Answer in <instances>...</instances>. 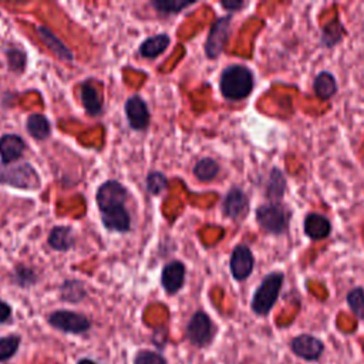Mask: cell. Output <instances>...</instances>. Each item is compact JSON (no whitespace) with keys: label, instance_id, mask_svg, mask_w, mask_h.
I'll list each match as a JSON object with an SVG mask.
<instances>
[{"label":"cell","instance_id":"13","mask_svg":"<svg viewBox=\"0 0 364 364\" xmlns=\"http://www.w3.org/2000/svg\"><path fill=\"white\" fill-rule=\"evenodd\" d=\"M25 148V141L16 134H6V136L0 137V157L6 165L21 158Z\"/></svg>","mask_w":364,"mask_h":364},{"label":"cell","instance_id":"35","mask_svg":"<svg viewBox=\"0 0 364 364\" xmlns=\"http://www.w3.org/2000/svg\"><path fill=\"white\" fill-rule=\"evenodd\" d=\"M77 364H97V363H94V361L90 360V359H83V360H80Z\"/></svg>","mask_w":364,"mask_h":364},{"label":"cell","instance_id":"15","mask_svg":"<svg viewBox=\"0 0 364 364\" xmlns=\"http://www.w3.org/2000/svg\"><path fill=\"white\" fill-rule=\"evenodd\" d=\"M185 279V266L181 262H171L162 269L161 282L168 293H177Z\"/></svg>","mask_w":364,"mask_h":364},{"label":"cell","instance_id":"20","mask_svg":"<svg viewBox=\"0 0 364 364\" xmlns=\"http://www.w3.org/2000/svg\"><path fill=\"white\" fill-rule=\"evenodd\" d=\"M26 124L29 134L34 140H46L51 134L50 123L43 114H32Z\"/></svg>","mask_w":364,"mask_h":364},{"label":"cell","instance_id":"14","mask_svg":"<svg viewBox=\"0 0 364 364\" xmlns=\"http://www.w3.org/2000/svg\"><path fill=\"white\" fill-rule=\"evenodd\" d=\"M303 226H304V234L312 241L326 239L332 232L330 221L320 214H309L304 218Z\"/></svg>","mask_w":364,"mask_h":364},{"label":"cell","instance_id":"26","mask_svg":"<svg viewBox=\"0 0 364 364\" xmlns=\"http://www.w3.org/2000/svg\"><path fill=\"white\" fill-rule=\"evenodd\" d=\"M86 296L84 286L80 282H66L62 287V298L69 302H79Z\"/></svg>","mask_w":364,"mask_h":364},{"label":"cell","instance_id":"4","mask_svg":"<svg viewBox=\"0 0 364 364\" xmlns=\"http://www.w3.org/2000/svg\"><path fill=\"white\" fill-rule=\"evenodd\" d=\"M292 218L291 209L279 202H271L260 205L256 209V222L262 231L271 235H282L289 228Z\"/></svg>","mask_w":364,"mask_h":364},{"label":"cell","instance_id":"32","mask_svg":"<svg viewBox=\"0 0 364 364\" xmlns=\"http://www.w3.org/2000/svg\"><path fill=\"white\" fill-rule=\"evenodd\" d=\"M16 280L17 283L21 286H27V284H32L34 280H36V275L32 269H29V267L26 266H19L16 269Z\"/></svg>","mask_w":364,"mask_h":364},{"label":"cell","instance_id":"7","mask_svg":"<svg viewBox=\"0 0 364 364\" xmlns=\"http://www.w3.org/2000/svg\"><path fill=\"white\" fill-rule=\"evenodd\" d=\"M186 336L189 341L195 344L198 348H204L213 340L214 337V323L209 319V316L204 312H197L193 317H191L188 328H186Z\"/></svg>","mask_w":364,"mask_h":364},{"label":"cell","instance_id":"12","mask_svg":"<svg viewBox=\"0 0 364 364\" xmlns=\"http://www.w3.org/2000/svg\"><path fill=\"white\" fill-rule=\"evenodd\" d=\"M125 114L127 120L134 130H145L149 123V111L147 108L145 101L134 95V97L128 99L125 103Z\"/></svg>","mask_w":364,"mask_h":364},{"label":"cell","instance_id":"11","mask_svg":"<svg viewBox=\"0 0 364 364\" xmlns=\"http://www.w3.org/2000/svg\"><path fill=\"white\" fill-rule=\"evenodd\" d=\"M247 208H249V199L243 191L239 188H232L229 191L222 205L223 215L235 221L242 219L247 214Z\"/></svg>","mask_w":364,"mask_h":364},{"label":"cell","instance_id":"33","mask_svg":"<svg viewBox=\"0 0 364 364\" xmlns=\"http://www.w3.org/2000/svg\"><path fill=\"white\" fill-rule=\"evenodd\" d=\"M10 313H12L10 306L8 303L0 300V323L6 321L10 317Z\"/></svg>","mask_w":364,"mask_h":364},{"label":"cell","instance_id":"18","mask_svg":"<svg viewBox=\"0 0 364 364\" xmlns=\"http://www.w3.org/2000/svg\"><path fill=\"white\" fill-rule=\"evenodd\" d=\"M37 33H39L42 42L51 50L53 54L59 57L60 60H66V62L73 60L71 51L59 39H57V37L47 27H43V26L37 27Z\"/></svg>","mask_w":364,"mask_h":364},{"label":"cell","instance_id":"17","mask_svg":"<svg viewBox=\"0 0 364 364\" xmlns=\"http://www.w3.org/2000/svg\"><path fill=\"white\" fill-rule=\"evenodd\" d=\"M313 91L323 101L332 99L337 91V83L335 75L329 71L319 73L313 82Z\"/></svg>","mask_w":364,"mask_h":364},{"label":"cell","instance_id":"6","mask_svg":"<svg viewBox=\"0 0 364 364\" xmlns=\"http://www.w3.org/2000/svg\"><path fill=\"white\" fill-rule=\"evenodd\" d=\"M231 21L232 16H225L218 19L210 27L205 43V53L209 59H217L222 53L225 43L229 39V33H231Z\"/></svg>","mask_w":364,"mask_h":364},{"label":"cell","instance_id":"31","mask_svg":"<svg viewBox=\"0 0 364 364\" xmlns=\"http://www.w3.org/2000/svg\"><path fill=\"white\" fill-rule=\"evenodd\" d=\"M136 364H167L165 359L154 352H140L136 356Z\"/></svg>","mask_w":364,"mask_h":364},{"label":"cell","instance_id":"23","mask_svg":"<svg viewBox=\"0 0 364 364\" xmlns=\"http://www.w3.org/2000/svg\"><path fill=\"white\" fill-rule=\"evenodd\" d=\"M218 172H219V165L213 158L199 160L194 167V175L202 182L213 181L218 175Z\"/></svg>","mask_w":364,"mask_h":364},{"label":"cell","instance_id":"3","mask_svg":"<svg viewBox=\"0 0 364 364\" xmlns=\"http://www.w3.org/2000/svg\"><path fill=\"white\" fill-rule=\"evenodd\" d=\"M284 276L282 272H271L266 275L256 292L254 293L251 308L258 316H267L278 302Z\"/></svg>","mask_w":364,"mask_h":364},{"label":"cell","instance_id":"1","mask_svg":"<svg viewBox=\"0 0 364 364\" xmlns=\"http://www.w3.org/2000/svg\"><path fill=\"white\" fill-rule=\"evenodd\" d=\"M101 213V219L108 231L127 232L130 231V214L124 204L127 199L125 188L117 181L104 182L95 197Z\"/></svg>","mask_w":364,"mask_h":364},{"label":"cell","instance_id":"2","mask_svg":"<svg viewBox=\"0 0 364 364\" xmlns=\"http://www.w3.org/2000/svg\"><path fill=\"white\" fill-rule=\"evenodd\" d=\"M255 86L254 73L246 66L234 64L223 70L221 75V93L226 100L239 101L252 93Z\"/></svg>","mask_w":364,"mask_h":364},{"label":"cell","instance_id":"30","mask_svg":"<svg viewBox=\"0 0 364 364\" xmlns=\"http://www.w3.org/2000/svg\"><path fill=\"white\" fill-rule=\"evenodd\" d=\"M8 59H9V66L13 71H22L25 64H26V57L25 53L19 49L9 50L8 51Z\"/></svg>","mask_w":364,"mask_h":364},{"label":"cell","instance_id":"25","mask_svg":"<svg viewBox=\"0 0 364 364\" xmlns=\"http://www.w3.org/2000/svg\"><path fill=\"white\" fill-rule=\"evenodd\" d=\"M348 304L354 316L360 320H364V291L361 287H354L348 293Z\"/></svg>","mask_w":364,"mask_h":364},{"label":"cell","instance_id":"19","mask_svg":"<svg viewBox=\"0 0 364 364\" xmlns=\"http://www.w3.org/2000/svg\"><path fill=\"white\" fill-rule=\"evenodd\" d=\"M74 243L70 226H56L49 235V245L56 251H67Z\"/></svg>","mask_w":364,"mask_h":364},{"label":"cell","instance_id":"29","mask_svg":"<svg viewBox=\"0 0 364 364\" xmlns=\"http://www.w3.org/2000/svg\"><path fill=\"white\" fill-rule=\"evenodd\" d=\"M147 188L152 195H158L162 189L167 188V178L161 172H152L147 178Z\"/></svg>","mask_w":364,"mask_h":364},{"label":"cell","instance_id":"24","mask_svg":"<svg viewBox=\"0 0 364 364\" xmlns=\"http://www.w3.org/2000/svg\"><path fill=\"white\" fill-rule=\"evenodd\" d=\"M344 34V27L341 23H339L337 19L332 23H329L326 27H323V34H321V42L328 47L335 46L341 40V37Z\"/></svg>","mask_w":364,"mask_h":364},{"label":"cell","instance_id":"22","mask_svg":"<svg viewBox=\"0 0 364 364\" xmlns=\"http://www.w3.org/2000/svg\"><path fill=\"white\" fill-rule=\"evenodd\" d=\"M169 45V37L168 34H158L154 37H149L147 39L141 47H140V53L144 57H148V59H152V57H157L158 54H161Z\"/></svg>","mask_w":364,"mask_h":364},{"label":"cell","instance_id":"34","mask_svg":"<svg viewBox=\"0 0 364 364\" xmlns=\"http://www.w3.org/2000/svg\"><path fill=\"white\" fill-rule=\"evenodd\" d=\"M221 5H222V8H225V9H228V10H239V9H242L246 3H243V2H239V0H228V2H221Z\"/></svg>","mask_w":364,"mask_h":364},{"label":"cell","instance_id":"28","mask_svg":"<svg viewBox=\"0 0 364 364\" xmlns=\"http://www.w3.org/2000/svg\"><path fill=\"white\" fill-rule=\"evenodd\" d=\"M19 344H21V337L16 335L0 339V361L10 359L17 352Z\"/></svg>","mask_w":364,"mask_h":364},{"label":"cell","instance_id":"5","mask_svg":"<svg viewBox=\"0 0 364 364\" xmlns=\"http://www.w3.org/2000/svg\"><path fill=\"white\" fill-rule=\"evenodd\" d=\"M0 184L21 189H37L40 186V177L30 164L22 162L0 167Z\"/></svg>","mask_w":364,"mask_h":364},{"label":"cell","instance_id":"8","mask_svg":"<svg viewBox=\"0 0 364 364\" xmlns=\"http://www.w3.org/2000/svg\"><path fill=\"white\" fill-rule=\"evenodd\" d=\"M49 323L53 328L59 329L66 333H84L90 329V321L86 316L69 312V311H57L49 317Z\"/></svg>","mask_w":364,"mask_h":364},{"label":"cell","instance_id":"10","mask_svg":"<svg viewBox=\"0 0 364 364\" xmlns=\"http://www.w3.org/2000/svg\"><path fill=\"white\" fill-rule=\"evenodd\" d=\"M231 274L236 280H245L254 272L255 258L251 249L245 245H238L231 255Z\"/></svg>","mask_w":364,"mask_h":364},{"label":"cell","instance_id":"27","mask_svg":"<svg viewBox=\"0 0 364 364\" xmlns=\"http://www.w3.org/2000/svg\"><path fill=\"white\" fill-rule=\"evenodd\" d=\"M191 5H193V2H178V0H157V2H152V6L161 14H174Z\"/></svg>","mask_w":364,"mask_h":364},{"label":"cell","instance_id":"21","mask_svg":"<svg viewBox=\"0 0 364 364\" xmlns=\"http://www.w3.org/2000/svg\"><path fill=\"white\" fill-rule=\"evenodd\" d=\"M284 188H286V180L283 174L278 168H274L271 171L269 181H267L266 197L272 202H279L284 194Z\"/></svg>","mask_w":364,"mask_h":364},{"label":"cell","instance_id":"9","mask_svg":"<svg viewBox=\"0 0 364 364\" xmlns=\"http://www.w3.org/2000/svg\"><path fill=\"white\" fill-rule=\"evenodd\" d=\"M291 350L302 360L317 361L324 352V344L312 335H300L291 341Z\"/></svg>","mask_w":364,"mask_h":364},{"label":"cell","instance_id":"16","mask_svg":"<svg viewBox=\"0 0 364 364\" xmlns=\"http://www.w3.org/2000/svg\"><path fill=\"white\" fill-rule=\"evenodd\" d=\"M80 95H82V103L84 108L87 110L91 116H99L103 111V100L99 90L95 88L91 83H83L80 87Z\"/></svg>","mask_w":364,"mask_h":364}]
</instances>
